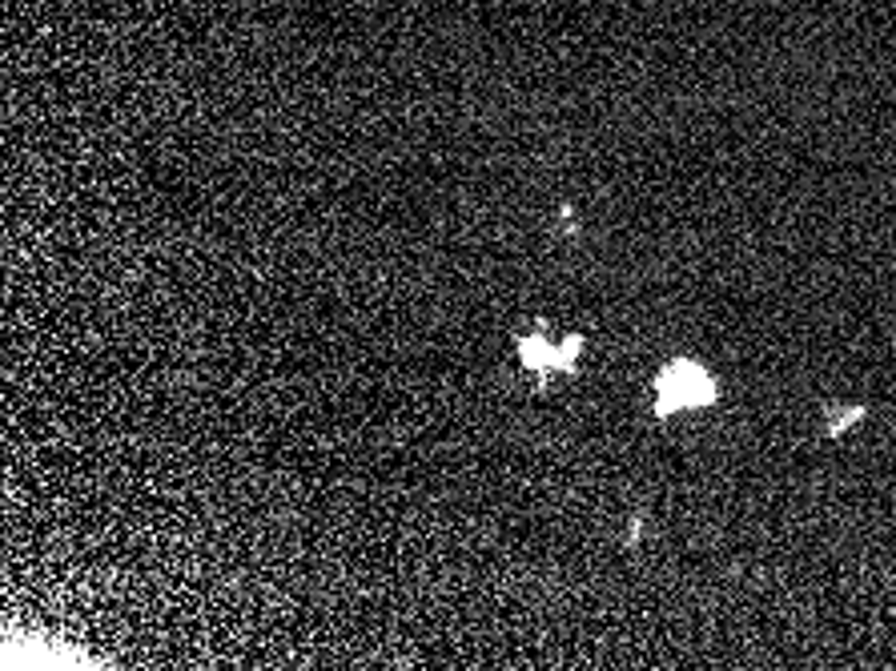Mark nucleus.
Masks as SVG:
<instances>
[{
  "instance_id": "6",
  "label": "nucleus",
  "mask_w": 896,
  "mask_h": 671,
  "mask_svg": "<svg viewBox=\"0 0 896 671\" xmlns=\"http://www.w3.org/2000/svg\"><path fill=\"white\" fill-rule=\"evenodd\" d=\"M559 226H563L567 229V234H571V238H579V213L571 209V205H559Z\"/></svg>"
},
{
  "instance_id": "2",
  "label": "nucleus",
  "mask_w": 896,
  "mask_h": 671,
  "mask_svg": "<svg viewBox=\"0 0 896 671\" xmlns=\"http://www.w3.org/2000/svg\"><path fill=\"white\" fill-rule=\"evenodd\" d=\"M515 350H519V362H522V370H527V374H539V378L555 374V338H550L547 322H539L535 330L519 334Z\"/></svg>"
},
{
  "instance_id": "3",
  "label": "nucleus",
  "mask_w": 896,
  "mask_h": 671,
  "mask_svg": "<svg viewBox=\"0 0 896 671\" xmlns=\"http://www.w3.org/2000/svg\"><path fill=\"white\" fill-rule=\"evenodd\" d=\"M824 414V438H844L852 426L868 423V406L864 403H824L820 406Z\"/></svg>"
},
{
  "instance_id": "1",
  "label": "nucleus",
  "mask_w": 896,
  "mask_h": 671,
  "mask_svg": "<svg viewBox=\"0 0 896 671\" xmlns=\"http://www.w3.org/2000/svg\"><path fill=\"white\" fill-rule=\"evenodd\" d=\"M720 394L724 386L716 370L692 354H679V358H667L651 378V418L667 423L679 414H696L720 403Z\"/></svg>"
},
{
  "instance_id": "4",
  "label": "nucleus",
  "mask_w": 896,
  "mask_h": 671,
  "mask_svg": "<svg viewBox=\"0 0 896 671\" xmlns=\"http://www.w3.org/2000/svg\"><path fill=\"white\" fill-rule=\"evenodd\" d=\"M583 350H587L583 334H559L555 338V374H579Z\"/></svg>"
},
{
  "instance_id": "5",
  "label": "nucleus",
  "mask_w": 896,
  "mask_h": 671,
  "mask_svg": "<svg viewBox=\"0 0 896 671\" xmlns=\"http://www.w3.org/2000/svg\"><path fill=\"white\" fill-rule=\"evenodd\" d=\"M643 527H648V515H631V519H628V535H623V543L636 547L639 539H643Z\"/></svg>"
}]
</instances>
